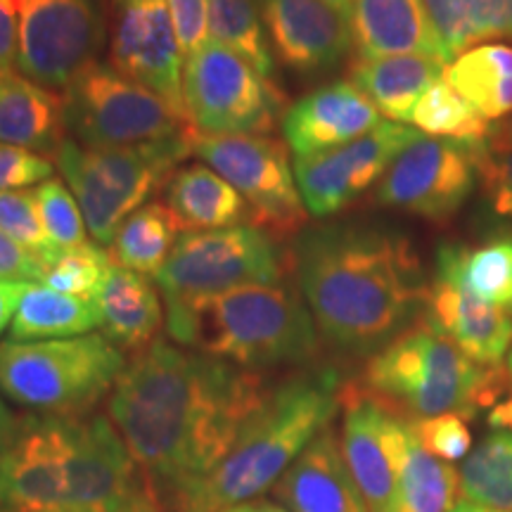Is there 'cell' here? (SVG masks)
Wrapping results in <instances>:
<instances>
[{
    "instance_id": "38",
    "label": "cell",
    "mask_w": 512,
    "mask_h": 512,
    "mask_svg": "<svg viewBox=\"0 0 512 512\" xmlns=\"http://www.w3.org/2000/svg\"><path fill=\"white\" fill-rule=\"evenodd\" d=\"M36 202L41 211L43 226L50 240L60 249H72L86 245V221L74 192L64 188L62 181L50 178L36 188Z\"/></svg>"
},
{
    "instance_id": "17",
    "label": "cell",
    "mask_w": 512,
    "mask_h": 512,
    "mask_svg": "<svg viewBox=\"0 0 512 512\" xmlns=\"http://www.w3.org/2000/svg\"><path fill=\"white\" fill-rule=\"evenodd\" d=\"M342 453L370 512H394L399 441L406 418L389 411L358 382L342 389Z\"/></svg>"
},
{
    "instance_id": "6",
    "label": "cell",
    "mask_w": 512,
    "mask_h": 512,
    "mask_svg": "<svg viewBox=\"0 0 512 512\" xmlns=\"http://www.w3.org/2000/svg\"><path fill=\"white\" fill-rule=\"evenodd\" d=\"M105 335L0 344V394L38 415H88L126 368Z\"/></svg>"
},
{
    "instance_id": "24",
    "label": "cell",
    "mask_w": 512,
    "mask_h": 512,
    "mask_svg": "<svg viewBox=\"0 0 512 512\" xmlns=\"http://www.w3.org/2000/svg\"><path fill=\"white\" fill-rule=\"evenodd\" d=\"M100 309V335L114 347L138 354L159 339L164 325V304L155 280L114 264L95 297Z\"/></svg>"
},
{
    "instance_id": "26",
    "label": "cell",
    "mask_w": 512,
    "mask_h": 512,
    "mask_svg": "<svg viewBox=\"0 0 512 512\" xmlns=\"http://www.w3.org/2000/svg\"><path fill=\"white\" fill-rule=\"evenodd\" d=\"M64 105L60 95L27 76L0 72V143L38 155H55L64 140Z\"/></svg>"
},
{
    "instance_id": "52",
    "label": "cell",
    "mask_w": 512,
    "mask_h": 512,
    "mask_svg": "<svg viewBox=\"0 0 512 512\" xmlns=\"http://www.w3.org/2000/svg\"><path fill=\"white\" fill-rule=\"evenodd\" d=\"M0 512H76V510H12V508H3V505H0Z\"/></svg>"
},
{
    "instance_id": "3",
    "label": "cell",
    "mask_w": 512,
    "mask_h": 512,
    "mask_svg": "<svg viewBox=\"0 0 512 512\" xmlns=\"http://www.w3.org/2000/svg\"><path fill=\"white\" fill-rule=\"evenodd\" d=\"M337 368L306 366L266 389L221 465L190 491L178 512H221L261 498L342 408Z\"/></svg>"
},
{
    "instance_id": "29",
    "label": "cell",
    "mask_w": 512,
    "mask_h": 512,
    "mask_svg": "<svg viewBox=\"0 0 512 512\" xmlns=\"http://www.w3.org/2000/svg\"><path fill=\"white\" fill-rule=\"evenodd\" d=\"M444 81L484 119L508 117L512 114V46L486 43L465 50L448 64Z\"/></svg>"
},
{
    "instance_id": "45",
    "label": "cell",
    "mask_w": 512,
    "mask_h": 512,
    "mask_svg": "<svg viewBox=\"0 0 512 512\" xmlns=\"http://www.w3.org/2000/svg\"><path fill=\"white\" fill-rule=\"evenodd\" d=\"M29 283H15V280H0V335L12 325L17 306L22 302Z\"/></svg>"
},
{
    "instance_id": "21",
    "label": "cell",
    "mask_w": 512,
    "mask_h": 512,
    "mask_svg": "<svg viewBox=\"0 0 512 512\" xmlns=\"http://www.w3.org/2000/svg\"><path fill=\"white\" fill-rule=\"evenodd\" d=\"M422 318L479 366H501L512 349V311L432 280Z\"/></svg>"
},
{
    "instance_id": "37",
    "label": "cell",
    "mask_w": 512,
    "mask_h": 512,
    "mask_svg": "<svg viewBox=\"0 0 512 512\" xmlns=\"http://www.w3.org/2000/svg\"><path fill=\"white\" fill-rule=\"evenodd\" d=\"M0 230L15 238L29 252H34L43 264L50 266L62 249L50 240L38 211L36 192L10 190L0 192Z\"/></svg>"
},
{
    "instance_id": "11",
    "label": "cell",
    "mask_w": 512,
    "mask_h": 512,
    "mask_svg": "<svg viewBox=\"0 0 512 512\" xmlns=\"http://www.w3.org/2000/svg\"><path fill=\"white\" fill-rule=\"evenodd\" d=\"M190 150L233 185L252 209V226L297 238L306 211L287 145L271 136H209L190 128Z\"/></svg>"
},
{
    "instance_id": "40",
    "label": "cell",
    "mask_w": 512,
    "mask_h": 512,
    "mask_svg": "<svg viewBox=\"0 0 512 512\" xmlns=\"http://www.w3.org/2000/svg\"><path fill=\"white\" fill-rule=\"evenodd\" d=\"M55 164L38 152L0 143V192L22 190L53 178Z\"/></svg>"
},
{
    "instance_id": "10",
    "label": "cell",
    "mask_w": 512,
    "mask_h": 512,
    "mask_svg": "<svg viewBox=\"0 0 512 512\" xmlns=\"http://www.w3.org/2000/svg\"><path fill=\"white\" fill-rule=\"evenodd\" d=\"M64 128L83 147H131L181 136L188 119L112 64L93 62L64 88Z\"/></svg>"
},
{
    "instance_id": "13",
    "label": "cell",
    "mask_w": 512,
    "mask_h": 512,
    "mask_svg": "<svg viewBox=\"0 0 512 512\" xmlns=\"http://www.w3.org/2000/svg\"><path fill=\"white\" fill-rule=\"evenodd\" d=\"M486 140L418 138L401 152L377 185L380 207L406 211L441 223L456 216L479 181V159Z\"/></svg>"
},
{
    "instance_id": "12",
    "label": "cell",
    "mask_w": 512,
    "mask_h": 512,
    "mask_svg": "<svg viewBox=\"0 0 512 512\" xmlns=\"http://www.w3.org/2000/svg\"><path fill=\"white\" fill-rule=\"evenodd\" d=\"M19 74L43 88H67L98 62L107 38L102 0H15Z\"/></svg>"
},
{
    "instance_id": "14",
    "label": "cell",
    "mask_w": 512,
    "mask_h": 512,
    "mask_svg": "<svg viewBox=\"0 0 512 512\" xmlns=\"http://www.w3.org/2000/svg\"><path fill=\"white\" fill-rule=\"evenodd\" d=\"M422 138L418 128L399 121H380L368 136L320 152L294 157L299 195L313 219H330L349 209L363 192L387 176L401 152Z\"/></svg>"
},
{
    "instance_id": "18",
    "label": "cell",
    "mask_w": 512,
    "mask_h": 512,
    "mask_svg": "<svg viewBox=\"0 0 512 512\" xmlns=\"http://www.w3.org/2000/svg\"><path fill=\"white\" fill-rule=\"evenodd\" d=\"M273 55L313 76L337 67L354 48L351 19L323 0H256Z\"/></svg>"
},
{
    "instance_id": "50",
    "label": "cell",
    "mask_w": 512,
    "mask_h": 512,
    "mask_svg": "<svg viewBox=\"0 0 512 512\" xmlns=\"http://www.w3.org/2000/svg\"><path fill=\"white\" fill-rule=\"evenodd\" d=\"M451 512H503V510H496V508H486V505H479L475 501H467V498L460 496L456 505H453Z\"/></svg>"
},
{
    "instance_id": "48",
    "label": "cell",
    "mask_w": 512,
    "mask_h": 512,
    "mask_svg": "<svg viewBox=\"0 0 512 512\" xmlns=\"http://www.w3.org/2000/svg\"><path fill=\"white\" fill-rule=\"evenodd\" d=\"M221 512H287L283 505L275 503L273 498H254V501H245L238 505H230V508L221 510Z\"/></svg>"
},
{
    "instance_id": "53",
    "label": "cell",
    "mask_w": 512,
    "mask_h": 512,
    "mask_svg": "<svg viewBox=\"0 0 512 512\" xmlns=\"http://www.w3.org/2000/svg\"><path fill=\"white\" fill-rule=\"evenodd\" d=\"M508 373L512 375V349H510V354H508Z\"/></svg>"
},
{
    "instance_id": "22",
    "label": "cell",
    "mask_w": 512,
    "mask_h": 512,
    "mask_svg": "<svg viewBox=\"0 0 512 512\" xmlns=\"http://www.w3.org/2000/svg\"><path fill=\"white\" fill-rule=\"evenodd\" d=\"M351 29L358 57L418 53L444 60L425 0H354Z\"/></svg>"
},
{
    "instance_id": "1",
    "label": "cell",
    "mask_w": 512,
    "mask_h": 512,
    "mask_svg": "<svg viewBox=\"0 0 512 512\" xmlns=\"http://www.w3.org/2000/svg\"><path fill=\"white\" fill-rule=\"evenodd\" d=\"M266 389L261 373L155 339L126 363L107 396V418L157 508L178 512L228 456Z\"/></svg>"
},
{
    "instance_id": "51",
    "label": "cell",
    "mask_w": 512,
    "mask_h": 512,
    "mask_svg": "<svg viewBox=\"0 0 512 512\" xmlns=\"http://www.w3.org/2000/svg\"><path fill=\"white\" fill-rule=\"evenodd\" d=\"M323 3H328L330 8L339 10L344 17H349V19H351V12H354V0H323Z\"/></svg>"
},
{
    "instance_id": "27",
    "label": "cell",
    "mask_w": 512,
    "mask_h": 512,
    "mask_svg": "<svg viewBox=\"0 0 512 512\" xmlns=\"http://www.w3.org/2000/svg\"><path fill=\"white\" fill-rule=\"evenodd\" d=\"M434 280L453 285L482 302L512 306V235L484 245H444L437 252Z\"/></svg>"
},
{
    "instance_id": "35",
    "label": "cell",
    "mask_w": 512,
    "mask_h": 512,
    "mask_svg": "<svg viewBox=\"0 0 512 512\" xmlns=\"http://www.w3.org/2000/svg\"><path fill=\"white\" fill-rule=\"evenodd\" d=\"M411 124L420 133H430L432 138L486 140L491 136L489 119H484L470 102L460 98L444 79L422 95L411 114Z\"/></svg>"
},
{
    "instance_id": "15",
    "label": "cell",
    "mask_w": 512,
    "mask_h": 512,
    "mask_svg": "<svg viewBox=\"0 0 512 512\" xmlns=\"http://www.w3.org/2000/svg\"><path fill=\"white\" fill-rule=\"evenodd\" d=\"M110 64L185 117L183 62L166 0H112ZM188 119V117H185ZM190 124V121H188Z\"/></svg>"
},
{
    "instance_id": "30",
    "label": "cell",
    "mask_w": 512,
    "mask_h": 512,
    "mask_svg": "<svg viewBox=\"0 0 512 512\" xmlns=\"http://www.w3.org/2000/svg\"><path fill=\"white\" fill-rule=\"evenodd\" d=\"M100 328V309L95 299L50 290L46 285H29L10 325L12 342H41L91 335Z\"/></svg>"
},
{
    "instance_id": "23",
    "label": "cell",
    "mask_w": 512,
    "mask_h": 512,
    "mask_svg": "<svg viewBox=\"0 0 512 512\" xmlns=\"http://www.w3.org/2000/svg\"><path fill=\"white\" fill-rule=\"evenodd\" d=\"M446 67L441 57L418 53L356 57L351 64V83L389 121L411 124L415 105L434 83L444 79Z\"/></svg>"
},
{
    "instance_id": "33",
    "label": "cell",
    "mask_w": 512,
    "mask_h": 512,
    "mask_svg": "<svg viewBox=\"0 0 512 512\" xmlns=\"http://www.w3.org/2000/svg\"><path fill=\"white\" fill-rule=\"evenodd\" d=\"M460 496L486 508L512 512V434L486 437L460 465Z\"/></svg>"
},
{
    "instance_id": "9",
    "label": "cell",
    "mask_w": 512,
    "mask_h": 512,
    "mask_svg": "<svg viewBox=\"0 0 512 512\" xmlns=\"http://www.w3.org/2000/svg\"><path fill=\"white\" fill-rule=\"evenodd\" d=\"M190 126L209 136H268L285 117V95L233 50L207 41L183 64Z\"/></svg>"
},
{
    "instance_id": "31",
    "label": "cell",
    "mask_w": 512,
    "mask_h": 512,
    "mask_svg": "<svg viewBox=\"0 0 512 512\" xmlns=\"http://www.w3.org/2000/svg\"><path fill=\"white\" fill-rule=\"evenodd\" d=\"M432 27L451 64L491 38H512V0H425Z\"/></svg>"
},
{
    "instance_id": "44",
    "label": "cell",
    "mask_w": 512,
    "mask_h": 512,
    "mask_svg": "<svg viewBox=\"0 0 512 512\" xmlns=\"http://www.w3.org/2000/svg\"><path fill=\"white\" fill-rule=\"evenodd\" d=\"M17 31L15 0H0V72H12L17 64Z\"/></svg>"
},
{
    "instance_id": "16",
    "label": "cell",
    "mask_w": 512,
    "mask_h": 512,
    "mask_svg": "<svg viewBox=\"0 0 512 512\" xmlns=\"http://www.w3.org/2000/svg\"><path fill=\"white\" fill-rule=\"evenodd\" d=\"M69 415H22L0 465V505L67 510Z\"/></svg>"
},
{
    "instance_id": "5",
    "label": "cell",
    "mask_w": 512,
    "mask_h": 512,
    "mask_svg": "<svg viewBox=\"0 0 512 512\" xmlns=\"http://www.w3.org/2000/svg\"><path fill=\"white\" fill-rule=\"evenodd\" d=\"M510 380L503 366H479L420 318L368 358L358 387L411 422L444 413L472 420L496 406Z\"/></svg>"
},
{
    "instance_id": "4",
    "label": "cell",
    "mask_w": 512,
    "mask_h": 512,
    "mask_svg": "<svg viewBox=\"0 0 512 512\" xmlns=\"http://www.w3.org/2000/svg\"><path fill=\"white\" fill-rule=\"evenodd\" d=\"M178 347L202 351L264 375L275 368L316 366L323 337L302 292L290 285H247L164 318Z\"/></svg>"
},
{
    "instance_id": "25",
    "label": "cell",
    "mask_w": 512,
    "mask_h": 512,
    "mask_svg": "<svg viewBox=\"0 0 512 512\" xmlns=\"http://www.w3.org/2000/svg\"><path fill=\"white\" fill-rule=\"evenodd\" d=\"M164 204L181 233H207L252 223L245 197L207 164L174 171L164 188Z\"/></svg>"
},
{
    "instance_id": "2",
    "label": "cell",
    "mask_w": 512,
    "mask_h": 512,
    "mask_svg": "<svg viewBox=\"0 0 512 512\" xmlns=\"http://www.w3.org/2000/svg\"><path fill=\"white\" fill-rule=\"evenodd\" d=\"M292 271L325 344L370 358L425 313L430 285L411 240L366 221L304 228Z\"/></svg>"
},
{
    "instance_id": "19",
    "label": "cell",
    "mask_w": 512,
    "mask_h": 512,
    "mask_svg": "<svg viewBox=\"0 0 512 512\" xmlns=\"http://www.w3.org/2000/svg\"><path fill=\"white\" fill-rule=\"evenodd\" d=\"M380 112L351 81H335L287 107L280 128L294 157H313L368 136Z\"/></svg>"
},
{
    "instance_id": "7",
    "label": "cell",
    "mask_w": 512,
    "mask_h": 512,
    "mask_svg": "<svg viewBox=\"0 0 512 512\" xmlns=\"http://www.w3.org/2000/svg\"><path fill=\"white\" fill-rule=\"evenodd\" d=\"M190 128L181 136L131 147H83L64 138L55 164L79 202L95 245H112L128 216L166 188L190 150Z\"/></svg>"
},
{
    "instance_id": "47",
    "label": "cell",
    "mask_w": 512,
    "mask_h": 512,
    "mask_svg": "<svg viewBox=\"0 0 512 512\" xmlns=\"http://www.w3.org/2000/svg\"><path fill=\"white\" fill-rule=\"evenodd\" d=\"M489 425L496 430H505L512 434V394L505 396L503 401H498L489 411Z\"/></svg>"
},
{
    "instance_id": "36",
    "label": "cell",
    "mask_w": 512,
    "mask_h": 512,
    "mask_svg": "<svg viewBox=\"0 0 512 512\" xmlns=\"http://www.w3.org/2000/svg\"><path fill=\"white\" fill-rule=\"evenodd\" d=\"M114 266L112 256L100 245H86L62 249L60 256L48 266L43 285L50 290L72 294L81 299H95L105 285L107 273Z\"/></svg>"
},
{
    "instance_id": "28",
    "label": "cell",
    "mask_w": 512,
    "mask_h": 512,
    "mask_svg": "<svg viewBox=\"0 0 512 512\" xmlns=\"http://www.w3.org/2000/svg\"><path fill=\"white\" fill-rule=\"evenodd\" d=\"M460 494V472L420 446L411 420L399 441L394 512H451Z\"/></svg>"
},
{
    "instance_id": "20",
    "label": "cell",
    "mask_w": 512,
    "mask_h": 512,
    "mask_svg": "<svg viewBox=\"0 0 512 512\" xmlns=\"http://www.w3.org/2000/svg\"><path fill=\"white\" fill-rule=\"evenodd\" d=\"M287 512H370L342 453L335 427H325L271 489Z\"/></svg>"
},
{
    "instance_id": "32",
    "label": "cell",
    "mask_w": 512,
    "mask_h": 512,
    "mask_svg": "<svg viewBox=\"0 0 512 512\" xmlns=\"http://www.w3.org/2000/svg\"><path fill=\"white\" fill-rule=\"evenodd\" d=\"M178 233L181 230L166 204L150 202L121 223L110 245V256L114 264L128 271L155 275L169 259Z\"/></svg>"
},
{
    "instance_id": "46",
    "label": "cell",
    "mask_w": 512,
    "mask_h": 512,
    "mask_svg": "<svg viewBox=\"0 0 512 512\" xmlns=\"http://www.w3.org/2000/svg\"><path fill=\"white\" fill-rule=\"evenodd\" d=\"M15 425H17V418H12L10 408L5 406L3 396H0V465H3L5 453H8L10 448L12 434H15Z\"/></svg>"
},
{
    "instance_id": "42",
    "label": "cell",
    "mask_w": 512,
    "mask_h": 512,
    "mask_svg": "<svg viewBox=\"0 0 512 512\" xmlns=\"http://www.w3.org/2000/svg\"><path fill=\"white\" fill-rule=\"evenodd\" d=\"M178 46L188 57L209 38V0H166Z\"/></svg>"
},
{
    "instance_id": "34",
    "label": "cell",
    "mask_w": 512,
    "mask_h": 512,
    "mask_svg": "<svg viewBox=\"0 0 512 512\" xmlns=\"http://www.w3.org/2000/svg\"><path fill=\"white\" fill-rule=\"evenodd\" d=\"M209 38L245 57L266 79L273 76V50L256 0H209Z\"/></svg>"
},
{
    "instance_id": "49",
    "label": "cell",
    "mask_w": 512,
    "mask_h": 512,
    "mask_svg": "<svg viewBox=\"0 0 512 512\" xmlns=\"http://www.w3.org/2000/svg\"><path fill=\"white\" fill-rule=\"evenodd\" d=\"M496 140L491 143V147H496V150H512V117L501 124V128H496Z\"/></svg>"
},
{
    "instance_id": "43",
    "label": "cell",
    "mask_w": 512,
    "mask_h": 512,
    "mask_svg": "<svg viewBox=\"0 0 512 512\" xmlns=\"http://www.w3.org/2000/svg\"><path fill=\"white\" fill-rule=\"evenodd\" d=\"M46 271L48 266L34 252L0 230V280L38 285L46 278Z\"/></svg>"
},
{
    "instance_id": "54",
    "label": "cell",
    "mask_w": 512,
    "mask_h": 512,
    "mask_svg": "<svg viewBox=\"0 0 512 512\" xmlns=\"http://www.w3.org/2000/svg\"><path fill=\"white\" fill-rule=\"evenodd\" d=\"M510 311H512V306H510Z\"/></svg>"
},
{
    "instance_id": "8",
    "label": "cell",
    "mask_w": 512,
    "mask_h": 512,
    "mask_svg": "<svg viewBox=\"0 0 512 512\" xmlns=\"http://www.w3.org/2000/svg\"><path fill=\"white\" fill-rule=\"evenodd\" d=\"M271 230L252 226L181 233L164 266L152 275L164 297V318L247 285L283 283L292 256Z\"/></svg>"
},
{
    "instance_id": "39",
    "label": "cell",
    "mask_w": 512,
    "mask_h": 512,
    "mask_svg": "<svg viewBox=\"0 0 512 512\" xmlns=\"http://www.w3.org/2000/svg\"><path fill=\"white\" fill-rule=\"evenodd\" d=\"M415 437L420 446L434 458L446 460V463H458L465 460L472 451V432L465 418L456 413L434 415V418H422L411 422Z\"/></svg>"
},
{
    "instance_id": "41",
    "label": "cell",
    "mask_w": 512,
    "mask_h": 512,
    "mask_svg": "<svg viewBox=\"0 0 512 512\" xmlns=\"http://www.w3.org/2000/svg\"><path fill=\"white\" fill-rule=\"evenodd\" d=\"M479 181L498 214L512 219V150L491 147L479 159Z\"/></svg>"
}]
</instances>
